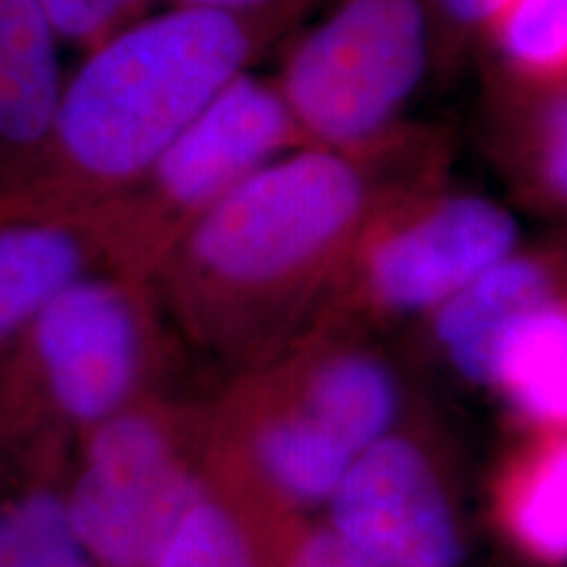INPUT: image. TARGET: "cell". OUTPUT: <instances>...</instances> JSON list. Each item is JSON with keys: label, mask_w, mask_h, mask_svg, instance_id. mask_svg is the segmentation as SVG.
I'll list each match as a JSON object with an SVG mask.
<instances>
[{"label": "cell", "mask_w": 567, "mask_h": 567, "mask_svg": "<svg viewBox=\"0 0 567 567\" xmlns=\"http://www.w3.org/2000/svg\"><path fill=\"white\" fill-rule=\"evenodd\" d=\"M538 425H567V297L523 316L502 342L494 384Z\"/></svg>", "instance_id": "14"}, {"label": "cell", "mask_w": 567, "mask_h": 567, "mask_svg": "<svg viewBox=\"0 0 567 567\" xmlns=\"http://www.w3.org/2000/svg\"><path fill=\"white\" fill-rule=\"evenodd\" d=\"M71 444L0 460V567H95L71 523Z\"/></svg>", "instance_id": "11"}, {"label": "cell", "mask_w": 567, "mask_h": 567, "mask_svg": "<svg viewBox=\"0 0 567 567\" xmlns=\"http://www.w3.org/2000/svg\"><path fill=\"white\" fill-rule=\"evenodd\" d=\"M302 137L274 76L250 71L124 193L84 213L109 271L155 281L197 224Z\"/></svg>", "instance_id": "4"}, {"label": "cell", "mask_w": 567, "mask_h": 567, "mask_svg": "<svg viewBox=\"0 0 567 567\" xmlns=\"http://www.w3.org/2000/svg\"><path fill=\"white\" fill-rule=\"evenodd\" d=\"M310 9L174 6L113 34L66 76L38 166L0 193V224L84 216L124 193Z\"/></svg>", "instance_id": "2"}, {"label": "cell", "mask_w": 567, "mask_h": 567, "mask_svg": "<svg viewBox=\"0 0 567 567\" xmlns=\"http://www.w3.org/2000/svg\"><path fill=\"white\" fill-rule=\"evenodd\" d=\"M59 34L38 0H0V193L38 166L66 80Z\"/></svg>", "instance_id": "9"}, {"label": "cell", "mask_w": 567, "mask_h": 567, "mask_svg": "<svg viewBox=\"0 0 567 567\" xmlns=\"http://www.w3.org/2000/svg\"><path fill=\"white\" fill-rule=\"evenodd\" d=\"M163 302L153 281L95 271L0 352V460L87 431L161 386Z\"/></svg>", "instance_id": "3"}, {"label": "cell", "mask_w": 567, "mask_h": 567, "mask_svg": "<svg viewBox=\"0 0 567 567\" xmlns=\"http://www.w3.org/2000/svg\"><path fill=\"white\" fill-rule=\"evenodd\" d=\"M486 38L515 80L567 87V0H507Z\"/></svg>", "instance_id": "15"}, {"label": "cell", "mask_w": 567, "mask_h": 567, "mask_svg": "<svg viewBox=\"0 0 567 567\" xmlns=\"http://www.w3.org/2000/svg\"><path fill=\"white\" fill-rule=\"evenodd\" d=\"M436 53L429 0H334L274 80L305 147L373 151L410 130L402 118Z\"/></svg>", "instance_id": "5"}, {"label": "cell", "mask_w": 567, "mask_h": 567, "mask_svg": "<svg viewBox=\"0 0 567 567\" xmlns=\"http://www.w3.org/2000/svg\"><path fill=\"white\" fill-rule=\"evenodd\" d=\"M284 523L258 513L208 476L151 567H276Z\"/></svg>", "instance_id": "13"}, {"label": "cell", "mask_w": 567, "mask_h": 567, "mask_svg": "<svg viewBox=\"0 0 567 567\" xmlns=\"http://www.w3.org/2000/svg\"><path fill=\"white\" fill-rule=\"evenodd\" d=\"M326 523L384 567H460L463 534L434 455L394 429L354 460Z\"/></svg>", "instance_id": "8"}, {"label": "cell", "mask_w": 567, "mask_h": 567, "mask_svg": "<svg viewBox=\"0 0 567 567\" xmlns=\"http://www.w3.org/2000/svg\"><path fill=\"white\" fill-rule=\"evenodd\" d=\"M565 287L555 260L538 252H513L486 268L429 316L442 354L465 381L492 386L496 358L509 329L559 297Z\"/></svg>", "instance_id": "10"}, {"label": "cell", "mask_w": 567, "mask_h": 567, "mask_svg": "<svg viewBox=\"0 0 567 567\" xmlns=\"http://www.w3.org/2000/svg\"><path fill=\"white\" fill-rule=\"evenodd\" d=\"M109 271L87 218H17L0 224V352L66 292Z\"/></svg>", "instance_id": "12"}, {"label": "cell", "mask_w": 567, "mask_h": 567, "mask_svg": "<svg viewBox=\"0 0 567 567\" xmlns=\"http://www.w3.org/2000/svg\"><path fill=\"white\" fill-rule=\"evenodd\" d=\"M276 567H384L352 547L329 523L295 517L276 542Z\"/></svg>", "instance_id": "19"}, {"label": "cell", "mask_w": 567, "mask_h": 567, "mask_svg": "<svg viewBox=\"0 0 567 567\" xmlns=\"http://www.w3.org/2000/svg\"><path fill=\"white\" fill-rule=\"evenodd\" d=\"M509 515L523 547L547 563H567V436L530 460Z\"/></svg>", "instance_id": "16"}, {"label": "cell", "mask_w": 567, "mask_h": 567, "mask_svg": "<svg viewBox=\"0 0 567 567\" xmlns=\"http://www.w3.org/2000/svg\"><path fill=\"white\" fill-rule=\"evenodd\" d=\"M176 6H203V9H224V11H258L266 6L279 3V0H174Z\"/></svg>", "instance_id": "21"}, {"label": "cell", "mask_w": 567, "mask_h": 567, "mask_svg": "<svg viewBox=\"0 0 567 567\" xmlns=\"http://www.w3.org/2000/svg\"><path fill=\"white\" fill-rule=\"evenodd\" d=\"M61 42L95 51L113 34L145 19L153 0H38Z\"/></svg>", "instance_id": "17"}, {"label": "cell", "mask_w": 567, "mask_h": 567, "mask_svg": "<svg viewBox=\"0 0 567 567\" xmlns=\"http://www.w3.org/2000/svg\"><path fill=\"white\" fill-rule=\"evenodd\" d=\"M205 402L140 396L74 444L71 523L95 567H151L208 484Z\"/></svg>", "instance_id": "6"}, {"label": "cell", "mask_w": 567, "mask_h": 567, "mask_svg": "<svg viewBox=\"0 0 567 567\" xmlns=\"http://www.w3.org/2000/svg\"><path fill=\"white\" fill-rule=\"evenodd\" d=\"M434 182V140L415 130L373 151L281 155L174 247L153 281L163 310L234 373L266 363L310 329L375 213Z\"/></svg>", "instance_id": "1"}, {"label": "cell", "mask_w": 567, "mask_h": 567, "mask_svg": "<svg viewBox=\"0 0 567 567\" xmlns=\"http://www.w3.org/2000/svg\"><path fill=\"white\" fill-rule=\"evenodd\" d=\"M436 21V40L444 53L457 51L476 34H486L507 0H429Z\"/></svg>", "instance_id": "20"}, {"label": "cell", "mask_w": 567, "mask_h": 567, "mask_svg": "<svg viewBox=\"0 0 567 567\" xmlns=\"http://www.w3.org/2000/svg\"><path fill=\"white\" fill-rule=\"evenodd\" d=\"M517 218L492 197L425 184L371 218L310 326L363 334L431 316L486 268L517 252Z\"/></svg>", "instance_id": "7"}, {"label": "cell", "mask_w": 567, "mask_h": 567, "mask_svg": "<svg viewBox=\"0 0 567 567\" xmlns=\"http://www.w3.org/2000/svg\"><path fill=\"white\" fill-rule=\"evenodd\" d=\"M544 92L549 97L530 122L526 163L544 197L567 205V87Z\"/></svg>", "instance_id": "18"}]
</instances>
